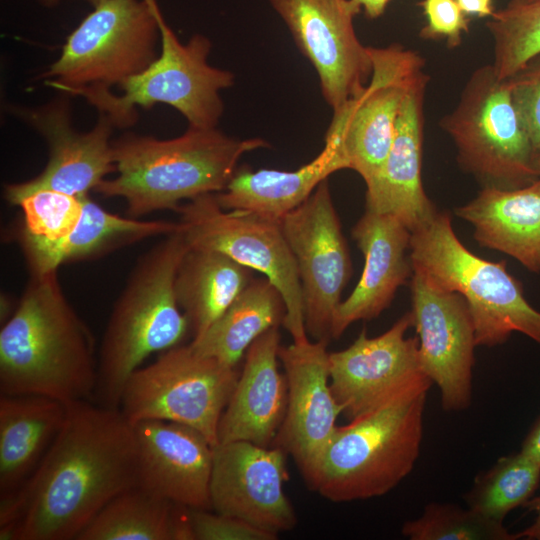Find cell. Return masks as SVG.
Wrapping results in <instances>:
<instances>
[{
  "label": "cell",
  "mask_w": 540,
  "mask_h": 540,
  "mask_svg": "<svg viewBox=\"0 0 540 540\" xmlns=\"http://www.w3.org/2000/svg\"><path fill=\"white\" fill-rule=\"evenodd\" d=\"M136 486V436L121 410L88 400L68 403L33 476L0 498V539L76 540L105 505Z\"/></svg>",
  "instance_id": "obj_1"
},
{
  "label": "cell",
  "mask_w": 540,
  "mask_h": 540,
  "mask_svg": "<svg viewBox=\"0 0 540 540\" xmlns=\"http://www.w3.org/2000/svg\"><path fill=\"white\" fill-rule=\"evenodd\" d=\"M95 340L65 297L57 271L30 273L17 308L0 331V392L65 404L95 393Z\"/></svg>",
  "instance_id": "obj_2"
},
{
  "label": "cell",
  "mask_w": 540,
  "mask_h": 540,
  "mask_svg": "<svg viewBox=\"0 0 540 540\" xmlns=\"http://www.w3.org/2000/svg\"><path fill=\"white\" fill-rule=\"evenodd\" d=\"M269 146L265 139H238L217 127L188 126L171 139L126 134L112 141L117 176L95 191L123 198L133 218L177 211L182 200L223 191L245 153Z\"/></svg>",
  "instance_id": "obj_3"
},
{
  "label": "cell",
  "mask_w": 540,
  "mask_h": 540,
  "mask_svg": "<svg viewBox=\"0 0 540 540\" xmlns=\"http://www.w3.org/2000/svg\"><path fill=\"white\" fill-rule=\"evenodd\" d=\"M432 384L424 378L338 426L307 486L335 503L379 497L395 488L419 457Z\"/></svg>",
  "instance_id": "obj_4"
},
{
  "label": "cell",
  "mask_w": 540,
  "mask_h": 540,
  "mask_svg": "<svg viewBox=\"0 0 540 540\" xmlns=\"http://www.w3.org/2000/svg\"><path fill=\"white\" fill-rule=\"evenodd\" d=\"M190 246L181 228L146 252L111 312L98 355L97 403L119 408L127 380L142 362L183 341L189 323L175 294L179 265Z\"/></svg>",
  "instance_id": "obj_5"
},
{
  "label": "cell",
  "mask_w": 540,
  "mask_h": 540,
  "mask_svg": "<svg viewBox=\"0 0 540 540\" xmlns=\"http://www.w3.org/2000/svg\"><path fill=\"white\" fill-rule=\"evenodd\" d=\"M413 271L466 300L477 346L493 347L520 332L540 345V312L525 298L522 283L506 261L483 259L461 243L451 217L439 212L412 232Z\"/></svg>",
  "instance_id": "obj_6"
},
{
  "label": "cell",
  "mask_w": 540,
  "mask_h": 540,
  "mask_svg": "<svg viewBox=\"0 0 540 540\" xmlns=\"http://www.w3.org/2000/svg\"><path fill=\"white\" fill-rule=\"evenodd\" d=\"M156 15L160 30L157 58L142 72L119 86L122 94L107 88H83L70 96L84 98L114 127L126 128L138 120L137 108L150 109L167 104L180 112L188 126L215 128L223 115L220 91L231 87L234 74L208 63L212 44L201 34L182 43L164 19L159 6Z\"/></svg>",
  "instance_id": "obj_7"
},
{
  "label": "cell",
  "mask_w": 540,
  "mask_h": 540,
  "mask_svg": "<svg viewBox=\"0 0 540 540\" xmlns=\"http://www.w3.org/2000/svg\"><path fill=\"white\" fill-rule=\"evenodd\" d=\"M440 127L454 143L461 168L483 187L517 188L539 177L527 129L492 64L472 72Z\"/></svg>",
  "instance_id": "obj_8"
},
{
  "label": "cell",
  "mask_w": 540,
  "mask_h": 540,
  "mask_svg": "<svg viewBox=\"0 0 540 540\" xmlns=\"http://www.w3.org/2000/svg\"><path fill=\"white\" fill-rule=\"evenodd\" d=\"M157 0H100L69 34L42 75L70 95L83 88L120 85L158 56Z\"/></svg>",
  "instance_id": "obj_9"
},
{
  "label": "cell",
  "mask_w": 540,
  "mask_h": 540,
  "mask_svg": "<svg viewBox=\"0 0 540 540\" xmlns=\"http://www.w3.org/2000/svg\"><path fill=\"white\" fill-rule=\"evenodd\" d=\"M238 376L236 367L178 345L131 374L119 409L131 424L163 420L192 427L215 447Z\"/></svg>",
  "instance_id": "obj_10"
},
{
  "label": "cell",
  "mask_w": 540,
  "mask_h": 540,
  "mask_svg": "<svg viewBox=\"0 0 540 540\" xmlns=\"http://www.w3.org/2000/svg\"><path fill=\"white\" fill-rule=\"evenodd\" d=\"M177 211L190 248L223 253L262 273L283 297V326L293 342L309 339L297 265L280 221L247 211L225 210L215 193L195 197Z\"/></svg>",
  "instance_id": "obj_11"
},
{
  "label": "cell",
  "mask_w": 540,
  "mask_h": 540,
  "mask_svg": "<svg viewBox=\"0 0 540 540\" xmlns=\"http://www.w3.org/2000/svg\"><path fill=\"white\" fill-rule=\"evenodd\" d=\"M372 73L361 92L333 110L325 141L339 149L346 169L365 184L380 173L390 151L400 109L425 61L400 44L370 47Z\"/></svg>",
  "instance_id": "obj_12"
},
{
  "label": "cell",
  "mask_w": 540,
  "mask_h": 540,
  "mask_svg": "<svg viewBox=\"0 0 540 540\" xmlns=\"http://www.w3.org/2000/svg\"><path fill=\"white\" fill-rule=\"evenodd\" d=\"M299 274L305 328L315 341L331 339L341 294L352 276V262L328 181L280 220Z\"/></svg>",
  "instance_id": "obj_13"
},
{
  "label": "cell",
  "mask_w": 540,
  "mask_h": 540,
  "mask_svg": "<svg viewBox=\"0 0 540 540\" xmlns=\"http://www.w3.org/2000/svg\"><path fill=\"white\" fill-rule=\"evenodd\" d=\"M314 67L321 93L336 110L357 95L372 73L370 47L359 40L352 0H268Z\"/></svg>",
  "instance_id": "obj_14"
},
{
  "label": "cell",
  "mask_w": 540,
  "mask_h": 540,
  "mask_svg": "<svg viewBox=\"0 0 540 540\" xmlns=\"http://www.w3.org/2000/svg\"><path fill=\"white\" fill-rule=\"evenodd\" d=\"M67 94L48 103L30 108L11 106L9 110L34 128L46 140L49 160L43 171L25 182L7 184L4 196L11 204L40 189H52L83 197L105 177L116 172L110 137L114 128L99 113L94 127L78 132L72 125Z\"/></svg>",
  "instance_id": "obj_15"
},
{
  "label": "cell",
  "mask_w": 540,
  "mask_h": 540,
  "mask_svg": "<svg viewBox=\"0 0 540 540\" xmlns=\"http://www.w3.org/2000/svg\"><path fill=\"white\" fill-rule=\"evenodd\" d=\"M413 327L423 372L440 390L445 411L459 412L472 402L475 328L466 300L421 274L411 277Z\"/></svg>",
  "instance_id": "obj_16"
},
{
  "label": "cell",
  "mask_w": 540,
  "mask_h": 540,
  "mask_svg": "<svg viewBox=\"0 0 540 540\" xmlns=\"http://www.w3.org/2000/svg\"><path fill=\"white\" fill-rule=\"evenodd\" d=\"M287 456L274 445L247 441L216 445L210 479L212 511L278 535L294 529L297 516L284 491Z\"/></svg>",
  "instance_id": "obj_17"
},
{
  "label": "cell",
  "mask_w": 540,
  "mask_h": 540,
  "mask_svg": "<svg viewBox=\"0 0 540 540\" xmlns=\"http://www.w3.org/2000/svg\"><path fill=\"white\" fill-rule=\"evenodd\" d=\"M413 324L410 311L384 333L369 337L363 329L349 347L329 353L331 390L350 420L428 378L420 363L418 337H406Z\"/></svg>",
  "instance_id": "obj_18"
},
{
  "label": "cell",
  "mask_w": 540,
  "mask_h": 540,
  "mask_svg": "<svg viewBox=\"0 0 540 540\" xmlns=\"http://www.w3.org/2000/svg\"><path fill=\"white\" fill-rule=\"evenodd\" d=\"M287 382V408L272 445L291 455L306 484L333 437L342 409L330 386L327 342H293L280 346Z\"/></svg>",
  "instance_id": "obj_19"
},
{
  "label": "cell",
  "mask_w": 540,
  "mask_h": 540,
  "mask_svg": "<svg viewBox=\"0 0 540 540\" xmlns=\"http://www.w3.org/2000/svg\"><path fill=\"white\" fill-rule=\"evenodd\" d=\"M137 442V487L191 509L212 510L214 446L198 430L175 422L132 424Z\"/></svg>",
  "instance_id": "obj_20"
},
{
  "label": "cell",
  "mask_w": 540,
  "mask_h": 540,
  "mask_svg": "<svg viewBox=\"0 0 540 540\" xmlns=\"http://www.w3.org/2000/svg\"><path fill=\"white\" fill-rule=\"evenodd\" d=\"M429 79L424 70L410 84L385 163L378 176L366 185L365 209L392 214L411 232L438 211L422 182L424 103Z\"/></svg>",
  "instance_id": "obj_21"
},
{
  "label": "cell",
  "mask_w": 540,
  "mask_h": 540,
  "mask_svg": "<svg viewBox=\"0 0 540 540\" xmlns=\"http://www.w3.org/2000/svg\"><path fill=\"white\" fill-rule=\"evenodd\" d=\"M412 232L396 216L365 209L352 229V238L364 257L361 277L339 304L331 338H339L354 322L378 317L397 290L413 275L410 258Z\"/></svg>",
  "instance_id": "obj_22"
},
{
  "label": "cell",
  "mask_w": 540,
  "mask_h": 540,
  "mask_svg": "<svg viewBox=\"0 0 540 540\" xmlns=\"http://www.w3.org/2000/svg\"><path fill=\"white\" fill-rule=\"evenodd\" d=\"M274 327L258 337L221 416L218 444L247 441L272 446L287 408V382L279 370L280 333Z\"/></svg>",
  "instance_id": "obj_23"
},
{
  "label": "cell",
  "mask_w": 540,
  "mask_h": 540,
  "mask_svg": "<svg viewBox=\"0 0 540 540\" xmlns=\"http://www.w3.org/2000/svg\"><path fill=\"white\" fill-rule=\"evenodd\" d=\"M454 213L472 225L480 246L540 272V177L517 188L484 186Z\"/></svg>",
  "instance_id": "obj_24"
},
{
  "label": "cell",
  "mask_w": 540,
  "mask_h": 540,
  "mask_svg": "<svg viewBox=\"0 0 540 540\" xmlns=\"http://www.w3.org/2000/svg\"><path fill=\"white\" fill-rule=\"evenodd\" d=\"M67 404L40 395L0 397V498L33 476L64 423Z\"/></svg>",
  "instance_id": "obj_25"
},
{
  "label": "cell",
  "mask_w": 540,
  "mask_h": 540,
  "mask_svg": "<svg viewBox=\"0 0 540 540\" xmlns=\"http://www.w3.org/2000/svg\"><path fill=\"white\" fill-rule=\"evenodd\" d=\"M346 164L338 147L325 141L321 152L296 170L238 168L215 197L225 210L247 211L280 221L304 203L327 178Z\"/></svg>",
  "instance_id": "obj_26"
},
{
  "label": "cell",
  "mask_w": 540,
  "mask_h": 540,
  "mask_svg": "<svg viewBox=\"0 0 540 540\" xmlns=\"http://www.w3.org/2000/svg\"><path fill=\"white\" fill-rule=\"evenodd\" d=\"M252 271L217 251L188 250L176 274L175 294L193 339L205 333L248 286Z\"/></svg>",
  "instance_id": "obj_27"
},
{
  "label": "cell",
  "mask_w": 540,
  "mask_h": 540,
  "mask_svg": "<svg viewBox=\"0 0 540 540\" xmlns=\"http://www.w3.org/2000/svg\"><path fill=\"white\" fill-rule=\"evenodd\" d=\"M285 314L279 290L267 278H253L225 312L190 345L202 355L236 367L258 337L283 324Z\"/></svg>",
  "instance_id": "obj_28"
},
{
  "label": "cell",
  "mask_w": 540,
  "mask_h": 540,
  "mask_svg": "<svg viewBox=\"0 0 540 540\" xmlns=\"http://www.w3.org/2000/svg\"><path fill=\"white\" fill-rule=\"evenodd\" d=\"M83 211L74 231L53 251L46 272L57 271L63 263L92 259L121 246L145 238L169 235L181 228L180 223L140 221L104 210L88 195L82 197Z\"/></svg>",
  "instance_id": "obj_29"
},
{
  "label": "cell",
  "mask_w": 540,
  "mask_h": 540,
  "mask_svg": "<svg viewBox=\"0 0 540 540\" xmlns=\"http://www.w3.org/2000/svg\"><path fill=\"white\" fill-rule=\"evenodd\" d=\"M17 205L23 217L17 239L30 273H46L53 251L74 231L83 211L82 197L40 189L23 197Z\"/></svg>",
  "instance_id": "obj_30"
},
{
  "label": "cell",
  "mask_w": 540,
  "mask_h": 540,
  "mask_svg": "<svg viewBox=\"0 0 540 540\" xmlns=\"http://www.w3.org/2000/svg\"><path fill=\"white\" fill-rule=\"evenodd\" d=\"M174 504L133 487L105 505L76 540H172Z\"/></svg>",
  "instance_id": "obj_31"
},
{
  "label": "cell",
  "mask_w": 540,
  "mask_h": 540,
  "mask_svg": "<svg viewBox=\"0 0 540 540\" xmlns=\"http://www.w3.org/2000/svg\"><path fill=\"white\" fill-rule=\"evenodd\" d=\"M540 483V465L520 451L500 457L475 478L465 494L467 507L503 522L513 509L524 506Z\"/></svg>",
  "instance_id": "obj_32"
},
{
  "label": "cell",
  "mask_w": 540,
  "mask_h": 540,
  "mask_svg": "<svg viewBox=\"0 0 540 540\" xmlns=\"http://www.w3.org/2000/svg\"><path fill=\"white\" fill-rule=\"evenodd\" d=\"M496 76L506 80L540 54V0L508 4L486 22Z\"/></svg>",
  "instance_id": "obj_33"
},
{
  "label": "cell",
  "mask_w": 540,
  "mask_h": 540,
  "mask_svg": "<svg viewBox=\"0 0 540 540\" xmlns=\"http://www.w3.org/2000/svg\"><path fill=\"white\" fill-rule=\"evenodd\" d=\"M402 534L410 540H516L499 522L451 503L431 502L422 514L406 521Z\"/></svg>",
  "instance_id": "obj_34"
},
{
  "label": "cell",
  "mask_w": 540,
  "mask_h": 540,
  "mask_svg": "<svg viewBox=\"0 0 540 540\" xmlns=\"http://www.w3.org/2000/svg\"><path fill=\"white\" fill-rule=\"evenodd\" d=\"M506 82L535 153L540 150V54Z\"/></svg>",
  "instance_id": "obj_35"
},
{
  "label": "cell",
  "mask_w": 540,
  "mask_h": 540,
  "mask_svg": "<svg viewBox=\"0 0 540 540\" xmlns=\"http://www.w3.org/2000/svg\"><path fill=\"white\" fill-rule=\"evenodd\" d=\"M417 5L426 18V24L419 33L421 38L445 40L449 48L461 44L463 33L469 32L470 18L456 0H421Z\"/></svg>",
  "instance_id": "obj_36"
},
{
  "label": "cell",
  "mask_w": 540,
  "mask_h": 540,
  "mask_svg": "<svg viewBox=\"0 0 540 540\" xmlns=\"http://www.w3.org/2000/svg\"><path fill=\"white\" fill-rule=\"evenodd\" d=\"M194 540H276L278 534L212 510L191 509Z\"/></svg>",
  "instance_id": "obj_37"
},
{
  "label": "cell",
  "mask_w": 540,
  "mask_h": 540,
  "mask_svg": "<svg viewBox=\"0 0 540 540\" xmlns=\"http://www.w3.org/2000/svg\"><path fill=\"white\" fill-rule=\"evenodd\" d=\"M520 452L540 465V415L522 442Z\"/></svg>",
  "instance_id": "obj_38"
},
{
  "label": "cell",
  "mask_w": 540,
  "mask_h": 540,
  "mask_svg": "<svg viewBox=\"0 0 540 540\" xmlns=\"http://www.w3.org/2000/svg\"><path fill=\"white\" fill-rule=\"evenodd\" d=\"M524 507L529 512L535 513V519L531 525L517 533L518 539L540 540V495L533 496Z\"/></svg>",
  "instance_id": "obj_39"
},
{
  "label": "cell",
  "mask_w": 540,
  "mask_h": 540,
  "mask_svg": "<svg viewBox=\"0 0 540 540\" xmlns=\"http://www.w3.org/2000/svg\"><path fill=\"white\" fill-rule=\"evenodd\" d=\"M467 16L491 17L494 13L493 0H456Z\"/></svg>",
  "instance_id": "obj_40"
},
{
  "label": "cell",
  "mask_w": 540,
  "mask_h": 540,
  "mask_svg": "<svg viewBox=\"0 0 540 540\" xmlns=\"http://www.w3.org/2000/svg\"><path fill=\"white\" fill-rule=\"evenodd\" d=\"M369 19L380 17L391 0H352Z\"/></svg>",
  "instance_id": "obj_41"
},
{
  "label": "cell",
  "mask_w": 540,
  "mask_h": 540,
  "mask_svg": "<svg viewBox=\"0 0 540 540\" xmlns=\"http://www.w3.org/2000/svg\"><path fill=\"white\" fill-rule=\"evenodd\" d=\"M39 1H40V3L42 5L51 7V6H54V5L58 4L62 0H39ZM84 1L90 3L92 6H94L100 0H84Z\"/></svg>",
  "instance_id": "obj_42"
},
{
  "label": "cell",
  "mask_w": 540,
  "mask_h": 540,
  "mask_svg": "<svg viewBox=\"0 0 540 540\" xmlns=\"http://www.w3.org/2000/svg\"><path fill=\"white\" fill-rule=\"evenodd\" d=\"M533 167H534L537 175L540 177V150L534 153Z\"/></svg>",
  "instance_id": "obj_43"
},
{
  "label": "cell",
  "mask_w": 540,
  "mask_h": 540,
  "mask_svg": "<svg viewBox=\"0 0 540 540\" xmlns=\"http://www.w3.org/2000/svg\"><path fill=\"white\" fill-rule=\"evenodd\" d=\"M510 1L514 2V3H529V2L536 1V0H510Z\"/></svg>",
  "instance_id": "obj_44"
}]
</instances>
